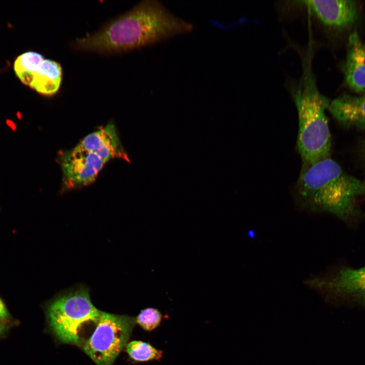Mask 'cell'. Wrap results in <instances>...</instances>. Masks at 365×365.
I'll use <instances>...</instances> for the list:
<instances>
[{
    "mask_svg": "<svg viewBox=\"0 0 365 365\" xmlns=\"http://www.w3.org/2000/svg\"><path fill=\"white\" fill-rule=\"evenodd\" d=\"M162 318V315L159 310L149 307L141 310L135 321L145 331H152L160 325Z\"/></svg>",
    "mask_w": 365,
    "mask_h": 365,
    "instance_id": "15",
    "label": "cell"
},
{
    "mask_svg": "<svg viewBox=\"0 0 365 365\" xmlns=\"http://www.w3.org/2000/svg\"><path fill=\"white\" fill-rule=\"evenodd\" d=\"M193 25L160 2L144 0L97 32L78 39L76 48L99 53L127 51L191 31Z\"/></svg>",
    "mask_w": 365,
    "mask_h": 365,
    "instance_id": "1",
    "label": "cell"
},
{
    "mask_svg": "<svg viewBox=\"0 0 365 365\" xmlns=\"http://www.w3.org/2000/svg\"><path fill=\"white\" fill-rule=\"evenodd\" d=\"M45 308L49 327L57 338L77 346L83 344L80 333L84 325L97 324L103 312L92 304L89 289L84 286L60 294Z\"/></svg>",
    "mask_w": 365,
    "mask_h": 365,
    "instance_id": "4",
    "label": "cell"
},
{
    "mask_svg": "<svg viewBox=\"0 0 365 365\" xmlns=\"http://www.w3.org/2000/svg\"><path fill=\"white\" fill-rule=\"evenodd\" d=\"M44 60L43 56L36 52H27L17 57L14 63V70L21 81L29 86L33 76Z\"/></svg>",
    "mask_w": 365,
    "mask_h": 365,
    "instance_id": "13",
    "label": "cell"
},
{
    "mask_svg": "<svg viewBox=\"0 0 365 365\" xmlns=\"http://www.w3.org/2000/svg\"><path fill=\"white\" fill-rule=\"evenodd\" d=\"M135 323V318L103 312L83 344L84 352L97 365H112L127 344Z\"/></svg>",
    "mask_w": 365,
    "mask_h": 365,
    "instance_id": "5",
    "label": "cell"
},
{
    "mask_svg": "<svg viewBox=\"0 0 365 365\" xmlns=\"http://www.w3.org/2000/svg\"><path fill=\"white\" fill-rule=\"evenodd\" d=\"M77 147L96 154L106 162L115 158L129 162V157L113 123H109L87 135Z\"/></svg>",
    "mask_w": 365,
    "mask_h": 365,
    "instance_id": "9",
    "label": "cell"
},
{
    "mask_svg": "<svg viewBox=\"0 0 365 365\" xmlns=\"http://www.w3.org/2000/svg\"><path fill=\"white\" fill-rule=\"evenodd\" d=\"M303 4L324 26L344 28L355 23L358 17L356 1L349 0H310Z\"/></svg>",
    "mask_w": 365,
    "mask_h": 365,
    "instance_id": "8",
    "label": "cell"
},
{
    "mask_svg": "<svg viewBox=\"0 0 365 365\" xmlns=\"http://www.w3.org/2000/svg\"><path fill=\"white\" fill-rule=\"evenodd\" d=\"M62 75L60 64L53 60L44 59L35 72L29 86L44 95H53L59 89Z\"/></svg>",
    "mask_w": 365,
    "mask_h": 365,
    "instance_id": "12",
    "label": "cell"
},
{
    "mask_svg": "<svg viewBox=\"0 0 365 365\" xmlns=\"http://www.w3.org/2000/svg\"><path fill=\"white\" fill-rule=\"evenodd\" d=\"M129 356L137 361L157 360L162 356V351L150 344L141 341H133L126 346Z\"/></svg>",
    "mask_w": 365,
    "mask_h": 365,
    "instance_id": "14",
    "label": "cell"
},
{
    "mask_svg": "<svg viewBox=\"0 0 365 365\" xmlns=\"http://www.w3.org/2000/svg\"><path fill=\"white\" fill-rule=\"evenodd\" d=\"M312 53L302 56L301 78L293 81L289 90L296 104L299 119L297 148L303 165L330 158L331 133L325 114L330 100L318 90L313 72Z\"/></svg>",
    "mask_w": 365,
    "mask_h": 365,
    "instance_id": "3",
    "label": "cell"
},
{
    "mask_svg": "<svg viewBox=\"0 0 365 365\" xmlns=\"http://www.w3.org/2000/svg\"><path fill=\"white\" fill-rule=\"evenodd\" d=\"M297 190L312 210L329 212L348 223L364 216L358 199L365 197V182L348 174L330 157L303 165Z\"/></svg>",
    "mask_w": 365,
    "mask_h": 365,
    "instance_id": "2",
    "label": "cell"
},
{
    "mask_svg": "<svg viewBox=\"0 0 365 365\" xmlns=\"http://www.w3.org/2000/svg\"><path fill=\"white\" fill-rule=\"evenodd\" d=\"M308 283L332 295L365 302V266L357 269L340 266L326 276L310 279Z\"/></svg>",
    "mask_w": 365,
    "mask_h": 365,
    "instance_id": "7",
    "label": "cell"
},
{
    "mask_svg": "<svg viewBox=\"0 0 365 365\" xmlns=\"http://www.w3.org/2000/svg\"><path fill=\"white\" fill-rule=\"evenodd\" d=\"M343 70L349 88L357 93H365V43L356 31L349 36Z\"/></svg>",
    "mask_w": 365,
    "mask_h": 365,
    "instance_id": "10",
    "label": "cell"
},
{
    "mask_svg": "<svg viewBox=\"0 0 365 365\" xmlns=\"http://www.w3.org/2000/svg\"><path fill=\"white\" fill-rule=\"evenodd\" d=\"M63 187L77 189L93 182L106 163L96 154L76 146L59 154Z\"/></svg>",
    "mask_w": 365,
    "mask_h": 365,
    "instance_id": "6",
    "label": "cell"
},
{
    "mask_svg": "<svg viewBox=\"0 0 365 365\" xmlns=\"http://www.w3.org/2000/svg\"><path fill=\"white\" fill-rule=\"evenodd\" d=\"M19 323L4 324L0 323V339L6 336L13 327L18 325Z\"/></svg>",
    "mask_w": 365,
    "mask_h": 365,
    "instance_id": "17",
    "label": "cell"
},
{
    "mask_svg": "<svg viewBox=\"0 0 365 365\" xmlns=\"http://www.w3.org/2000/svg\"><path fill=\"white\" fill-rule=\"evenodd\" d=\"M363 152L365 158V141L364 142L363 145Z\"/></svg>",
    "mask_w": 365,
    "mask_h": 365,
    "instance_id": "18",
    "label": "cell"
},
{
    "mask_svg": "<svg viewBox=\"0 0 365 365\" xmlns=\"http://www.w3.org/2000/svg\"><path fill=\"white\" fill-rule=\"evenodd\" d=\"M19 323L10 313L4 301L0 296V323L10 324Z\"/></svg>",
    "mask_w": 365,
    "mask_h": 365,
    "instance_id": "16",
    "label": "cell"
},
{
    "mask_svg": "<svg viewBox=\"0 0 365 365\" xmlns=\"http://www.w3.org/2000/svg\"><path fill=\"white\" fill-rule=\"evenodd\" d=\"M328 110L344 126L365 130V94H343L330 101Z\"/></svg>",
    "mask_w": 365,
    "mask_h": 365,
    "instance_id": "11",
    "label": "cell"
}]
</instances>
